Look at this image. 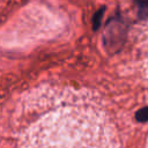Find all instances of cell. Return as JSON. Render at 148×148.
Returning a JSON list of instances; mask_svg holds the SVG:
<instances>
[{
	"mask_svg": "<svg viewBox=\"0 0 148 148\" xmlns=\"http://www.w3.org/2000/svg\"><path fill=\"white\" fill-rule=\"evenodd\" d=\"M136 119L139 121H146L148 120V106L141 109L140 111L136 112Z\"/></svg>",
	"mask_w": 148,
	"mask_h": 148,
	"instance_id": "obj_1",
	"label": "cell"
},
{
	"mask_svg": "<svg viewBox=\"0 0 148 148\" xmlns=\"http://www.w3.org/2000/svg\"><path fill=\"white\" fill-rule=\"evenodd\" d=\"M102 15H103V9L102 10H99V12H97L96 14H95V16H94V18H92V25H94V29H97L98 27H99V24H101V18H102Z\"/></svg>",
	"mask_w": 148,
	"mask_h": 148,
	"instance_id": "obj_2",
	"label": "cell"
},
{
	"mask_svg": "<svg viewBox=\"0 0 148 148\" xmlns=\"http://www.w3.org/2000/svg\"><path fill=\"white\" fill-rule=\"evenodd\" d=\"M134 1H135L140 7H141V6H146V5L148 3V0H134Z\"/></svg>",
	"mask_w": 148,
	"mask_h": 148,
	"instance_id": "obj_3",
	"label": "cell"
},
{
	"mask_svg": "<svg viewBox=\"0 0 148 148\" xmlns=\"http://www.w3.org/2000/svg\"><path fill=\"white\" fill-rule=\"evenodd\" d=\"M147 148H148V146H147Z\"/></svg>",
	"mask_w": 148,
	"mask_h": 148,
	"instance_id": "obj_4",
	"label": "cell"
}]
</instances>
